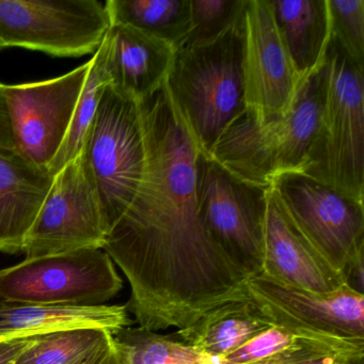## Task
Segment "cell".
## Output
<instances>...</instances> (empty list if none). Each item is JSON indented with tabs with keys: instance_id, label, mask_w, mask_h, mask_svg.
Instances as JSON below:
<instances>
[{
	"instance_id": "obj_29",
	"label": "cell",
	"mask_w": 364,
	"mask_h": 364,
	"mask_svg": "<svg viewBox=\"0 0 364 364\" xmlns=\"http://www.w3.org/2000/svg\"><path fill=\"white\" fill-rule=\"evenodd\" d=\"M80 364H123V361L112 338L109 344L95 351Z\"/></svg>"
},
{
	"instance_id": "obj_32",
	"label": "cell",
	"mask_w": 364,
	"mask_h": 364,
	"mask_svg": "<svg viewBox=\"0 0 364 364\" xmlns=\"http://www.w3.org/2000/svg\"><path fill=\"white\" fill-rule=\"evenodd\" d=\"M3 48H4L3 43H1V42H0V50H3Z\"/></svg>"
},
{
	"instance_id": "obj_22",
	"label": "cell",
	"mask_w": 364,
	"mask_h": 364,
	"mask_svg": "<svg viewBox=\"0 0 364 364\" xmlns=\"http://www.w3.org/2000/svg\"><path fill=\"white\" fill-rule=\"evenodd\" d=\"M112 338L123 364H220L219 358L144 328H123Z\"/></svg>"
},
{
	"instance_id": "obj_31",
	"label": "cell",
	"mask_w": 364,
	"mask_h": 364,
	"mask_svg": "<svg viewBox=\"0 0 364 364\" xmlns=\"http://www.w3.org/2000/svg\"><path fill=\"white\" fill-rule=\"evenodd\" d=\"M351 364H364V357L358 358V359L353 360Z\"/></svg>"
},
{
	"instance_id": "obj_21",
	"label": "cell",
	"mask_w": 364,
	"mask_h": 364,
	"mask_svg": "<svg viewBox=\"0 0 364 364\" xmlns=\"http://www.w3.org/2000/svg\"><path fill=\"white\" fill-rule=\"evenodd\" d=\"M110 24L127 25L178 50L191 31V0H108Z\"/></svg>"
},
{
	"instance_id": "obj_5",
	"label": "cell",
	"mask_w": 364,
	"mask_h": 364,
	"mask_svg": "<svg viewBox=\"0 0 364 364\" xmlns=\"http://www.w3.org/2000/svg\"><path fill=\"white\" fill-rule=\"evenodd\" d=\"M80 154L108 232L133 201L144 176L146 148L138 102L106 86Z\"/></svg>"
},
{
	"instance_id": "obj_11",
	"label": "cell",
	"mask_w": 364,
	"mask_h": 364,
	"mask_svg": "<svg viewBox=\"0 0 364 364\" xmlns=\"http://www.w3.org/2000/svg\"><path fill=\"white\" fill-rule=\"evenodd\" d=\"M90 65L46 82L4 84L14 149L33 165L48 170L58 154Z\"/></svg>"
},
{
	"instance_id": "obj_14",
	"label": "cell",
	"mask_w": 364,
	"mask_h": 364,
	"mask_svg": "<svg viewBox=\"0 0 364 364\" xmlns=\"http://www.w3.org/2000/svg\"><path fill=\"white\" fill-rule=\"evenodd\" d=\"M274 282L313 293H332L347 285L306 240L272 187L267 193L263 274Z\"/></svg>"
},
{
	"instance_id": "obj_4",
	"label": "cell",
	"mask_w": 364,
	"mask_h": 364,
	"mask_svg": "<svg viewBox=\"0 0 364 364\" xmlns=\"http://www.w3.org/2000/svg\"><path fill=\"white\" fill-rule=\"evenodd\" d=\"M325 101L300 173L364 203V67L331 36Z\"/></svg>"
},
{
	"instance_id": "obj_17",
	"label": "cell",
	"mask_w": 364,
	"mask_h": 364,
	"mask_svg": "<svg viewBox=\"0 0 364 364\" xmlns=\"http://www.w3.org/2000/svg\"><path fill=\"white\" fill-rule=\"evenodd\" d=\"M300 82L325 65L331 40L328 0H268Z\"/></svg>"
},
{
	"instance_id": "obj_10",
	"label": "cell",
	"mask_w": 364,
	"mask_h": 364,
	"mask_svg": "<svg viewBox=\"0 0 364 364\" xmlns=\"http://www.w3.org/2000/svg\"><path fill=\"white\" fill-rule=\"evenodd\" d=\"M106 235L97 189L80 154L53 178L23 252L31 259L103 249Z\"/></svg>"
},
{
	"instance_id": "obj_16",
	"label": "cell",
	"mask_w": 364,
	"mask_h": 364,
	"mask_svg": "<svg viewBox=\"0 0 364 364\" xmlns=\"http://www.w3.org/2000/svg\"><path fill=\"white\" fill-rule=\"evenodd\" d=\"M53 178L16 149L0 146V252H23Z\"/></svg>"
},
{
	"instance_id": "obj_24",
	"label": "cell",
	"mask_w": 364,
	"mask_h": 364,
	"mask_svg": "<svg viewBox=\"0 0 364 364\" xmlns=\"http://www.w3.org/2000/svg\"><path fill=\"white\" fill-rule=\"evenodd\" d=\"M112 341L99 328H76L41 336L25 349L14 364H80Z\"/></svg>"
},
{
	"instance_id": "obj_2",
	"label": "cell",
	"mask_w": 364,
	"mask_h": 364,
	"mask_svg": "<svg viewBox=\"0 0 364 364\" xmlns=\"http://www.w3.org/2000/svg\"><path fill=\"white\" fill-rule=\"evenodd\" d=\"M242 20L216 39L176 50L170 97L200 152L210 155L221 134L246 109Z\"/></svg>"
},
{
	"instance_id": "obj_1",
	"label": "cell",
	"mask_w": 364,
	"mask_h": 364,
	"mask_svg": "<svg viewBox=\"0 0 364 364\" xmlns=\"http://www.w3.org/2000/svg\"><path fill=\"white\" fill-rule=\"evenodd\" d=\"M146 166L137 193L103 250L131 285L140 328L188 327L231 301H248L247 279L208 235L196 195L200 150L167 84L138 102Z\"/></svg>"
},
{
	"instance_id": "obj_20",
	"label": "cell",
	"mask_w": 364,
	"mask_h": 364,
	"mask_svg": "<svg viewBox=\"0 0 364 364\" xmlns=\"http://www.w3.org/2000/svg\"><path fill=\"white\" fill-rule=\"evenodd\" d=\"M250 301H231L204 313L169 338L213 357L223 358L270 327Z\"/></svg>"
},
{
	"instance_id": "obj_25",
	"label": "cell",
	"mask_w": 364,
	"mask_h": 364,
	"mask_svg": "<svg viewBox=\"0 0 364 364\" xmlns=\"http://www.w3.org/2000/svg\"><path fill=\"white\" fill-rule=\"evenodd\" d=\"M247 0H191V31L182 48L216 39L244 16Z\"/></svg>"
},
{
	"instance_id": "obj_12",
	"label": "cell",
	"mask_w": 364,
	"mask_h": 364,
	"mask_svg": "<svg viewBox=\"0 0 364 364\" xmlns=\"http://www.w3.org/2000/svg\"><path fill=\"white\" fill-rule=\"evenodd\" d=\"M247 297L270 325L343 340H364V295L344 285L313 293L264 276L246 282Z\"/></svg>"
},
{
	"instance_id": "obj_8",
	"label": "cell",
	"mask_w": 364,
	"mask_h": 364,
	"mask_svg": "<svg viewBox=\"0 0 364 364\" xmlns=\"http://www.w3.org/2000/svg\"><path fill=\"white\" fill-rule=\"evenodd\" d=\"M110 28L97 0H0V42L54 57L97 53Z\"/></svg>"
},
{
	"instance_id": "obj_28",
	"label": "cell",
	"mask_w": 364,
	"mask_h": 364,
	"mask_svg": "<svg viewBox=\"0 0 364 364\" xmlns=\"http://www.w3.org/2000/svg\"><path fill=\"white\" fill-rule=\"evenodd\" d=\"M0 146L14 148L11 122L4 95V84H0Z\"/></svg>"
},
{
	"instance_id": "obj_9",
	"label": "cell",
	"mask_w": 364,
	"mask_h": 364,
	"mask_svg": "<svg viewBox=\"0 0 364 364\" xmlns=\"http://www.w3.org/2000/svg\"><path fill=\"white\" fill-rule=\"evenodd\" d=\"M269 186L306 240L345 278L364 255V203L300 172L279 174Z\"/></svg>"
},
{
	"instance_id": "obj_3",
	"label": "cell",
	"mask_w": 364,
	"mask_h": 364,
	"mask_svg": "<svg viewBox=\"0 0 364 364\" xmlns=\"http://www.w3.org/2000/svg\"><path fill=\"white\" fill-rule=\"evenodd\" d=\"M327 68L300 88L289 114L257 120L245 109L221 134L210 156L242 180L269 186L276 176L300 172L325 101Z\"/></svg>"
},
{
	"instance_id": "obj_18",
	"label": "cell",
	"mask_w": 364,
	"mask_h": 364,
	"mask_svg": "<svg viewBox=\"0 0 364 364\" xmlns=\"http://www.w3.org/2000/svg\"><path fill=\"white\" fill-rule=\"evenodd\" d=\"M133 323L127 306H4L0 308V341L76 328H99L114 334Z\"/></svg>"
},
{
	"instance_id": "obj_7",
	"label": "cell",
	"mask_w": 364,
	"mask_h": 364,
	"mask_svg": "<svg viewBox=\"0 0 364 364\" xmlns=\"http://www.w3.org/2000/svg\"><path fill=\"white\" fill-rule=\"evenodd\" d=\"M122 287V279L103 249L26 257L0 270V308L103 306Z\"/></svg>"
},
{
	"instance_id": "obj_30",
	"label": "cell",
	"mask_w": 364,
	"mask_h": 364,
	"mask_svg": "<svg viewBox=\"0 0 364 364\" xmlns=\"http://www.w3.org/2000/svg\"><path fill=\"white\" fill-rule=\"evenodd\" d=\"M358 358L355 355H341V353H331L323 357L310 358L302 361L294 362L291 364H351V362Z\"/></svg>"
},
{
	"instance_id": "obj_23",
	"label": "cell",
	"mask_w": 364,
	"mask_h": 364,
	"mask_svg": "<svg viewBox=\"0 0 364 364\" xmlns=\"http://www.w3.org/2000/svg\"><path fill=\"white\" fill-rule=\"evenodd\" d=\"M106 58L107 41L105 37L103 43L90 60V70L78 99L67 137L58 154L48 167V172L53 176H56L65 166L71 163L82 152L85 137L95 118L102 93L106 86L110 85V78L106 69Z\"/></svg>"
},
{
	"instance_id": "obj_27",
	"label": "cell",
	"mask_w": 364,
	"mask_h": 364,
	"mask_svg": "<svg viewBox=\"0 0 364 364\" xmlns=\"http://www.w3.org/2000/svg\"><path fill=\"white\" fill-rule=\"evenodd\" d=\"M39 338L40 336H31V338L0 341V364H14L21 353Z\"/></svg>"
},
{
	"instance_id": "obj_6",
	"label": "cell",
	"mask_w": 364,
	"mask_h": 364,
	"mask_svg": "<svg viewBox=\"0 0 364 364\" xmlns=\"http://www.w3.org/2000/svg\"><path fill=\"white\" fill-rule=\"evenodd\" d=\"M268 188L242 180L210 155L198 154L196 195L202 225L247 280L263 274Z\"/></svg>"
},
{
	"instance_id": "obj_26",
	"label": "cell",
	"mask_w": 364,
	"mask_h": 364,
	"mask_svg": "<svg viewBox=\"0 0 364 364\" xmlns=\"http://www.w3.org/2000/svg\"><path fill=\"white\" fill-rule=\"evenodd\" d=\"M331 36L347 56L364 67V0H328Z\"/></svg>"
},
{
	"instance_id": "obj_19",
	"label": "cell",
	"mask_w": 364,
	"mask_h": 364,
	"mask_svg": "<svg viewBox=\"0 0 364 364\" xmlns=\"http://www.w3.org/2000/svg\"><path fill=\"white\" fill-rule=\"evenodd\" d=\"M331 353L364 357V340H343L272 325L225 357L220 364H291Z\"/></svg>"
},
{
	"instance_id": "obj_13",
	"label": "cell",
	"mask_w": 364,
	"mask_h": 364,
	"mask_svg": "<svg viewBox=\"0 0 364 364\" xmlns=\"http://www.w3.org/2000/svg\"><path fill=\"white\" fill-rule=\"evenodd\" d=\"M246 109L257 120L289 114L302 85L281 40L268 0H247L244 12Z\"/></svg>"
},
{
	"instance_id": "obj_15",
	"label": "cell",
	"mask_w": 364,
	"mask_h": 364,
	"mask_svg": "<svg viewBox=\"0 0 364 364\" xmlns=\"http://www.w3.org/2000/svg\"><path fill=\"white\" fill-rule=\"evenodd\" d=\"M106 41L110 86L121 95L139 102L165 84L176 55L173 46L121 24H110Z\"/></svg>"
}]
</instances>
